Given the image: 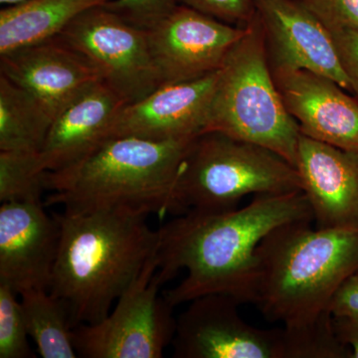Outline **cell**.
Wrapping results in <instances>:
<instances>
[{"label":"cell","instance_id":"cell-1","mask_svg":"<svg viewBox=\"0 0 358 358\" xmlns=\"http://www.w3.org/2000/svg\"><path fill=\"white\" fill-rule=\"evenodd\" d=\"M313 220L303 192L259 194L242 208L176 216L159 228L155 275L162 286L179 271L186 277L164 296L174 308L209 294L255 303L257 246L282 224Z\"/></svg>","mask_w":358,"mask_h":358},{"label":"cell","instance_id":"cell-2","mask_svg":"<svg viewBox=\"0 0 358 358\" xmlns=\"http://www.w3.org/2000/svg\"><path fill=\"white\" fill-rule=\"evenodd\" d=\"M54 214L60 241L49 292L65 303L75 327L96 324L157 253L159 231L131 212Z\"/></svg>","mask_w":358,"mask_h":358},{"label":"cell","instance_id":"cell-3","mask_svg":"<svg viewBox=\"0 0 358 358\" xmlns=\"http://www.w3.org/2000/svg\"><path fill=\"white\" fill-rule=\"evenodd\" d=\"M196 138V136H195ZM195 138L155 141L117 136L86 159L44 176L47 207L63 210L127 211L141 215H176V181Z\"/></svg>","mask_w":358,"mask_h":358},{"label":"cell","instance_id":"cell-4","mask_svg":"<svg viewBox=\"0 0 358 358\" xmlns=\"http://www.w3.org/2000/svg\"><path fill=\"white\" fill-rule=\"evenodd\" d=\"M310 223L282 224L257 246L254 305L270 322L315 320L341 282L358 273V229H313Z\"/></svg>","mask_w":358,"mask_h":358},{"label":"cell","instance_id":"cell-5","mask_svg":"<svg viewBox=\"0 0 358 358\" xmlns=\"http://www.w3.org/2000/svg\"><path fill=\"white\" fill-rule=\"evenodd\" d=\"M206 131L268 148L296 167L300 128L275 85L257 14L218 70Z\"/></svg>","mask_w":358,"mask_h":358},{"label":"cell","instance_id":"cell-6","mask_svg":"<svg viewBox=\"0 0 358 358\" xmlns=\"http://www.w3.org/2000/svg\"><path fill=\"white\" fill-rule=\"evenodd\" d=\"M301 192L298 169L268 148L217 131L197 136L176 181V215L238 208L248 195Z\"/></svg>","mask_w":358,"mask_h":358},{"label":"cell","instance_id":"cell-7","mask_svg":"<svg viewBox=\"0 0 358 358\" xmlns=\"http://www.w3.org/2000/svg\"><path fill=\"white\" fill-rule=\"evenodd\" d=\"M157 254L115 301L109 315L73 334L78 357L162 358L176 329L173 306L159 293Z\"/></svg>","mask_w":358,"mask_h":358},{"label":"cell","instance_id":"cell-8","mask_svg":"<svg viewBox=\"0 0 358 358\" xmlns=\"http://www.w3.org/2000/svg\"><path fill=\"white\" fill-rule=\"evenodd\" d=\"M59 37L88 59L103 83L126 103L136 102L159 88L147 31L106 7L80 14Z\"/></svg>","mask_w":358,"mask_h":358},{"label":"cell","instance_id":"cell-9","mask_svg":"<svg viewBox=\"0 0 358 358\" xmlns=\"http://www.w3.org/2000/svg\"><path fill=\"white\" fill-rule=\"evenodd\" d=\"M145 31L160 87L217 72L246 26L228 24L178 4L166 20Z\"/></svg>","mask_w":358,"mask_h":358},{"label":"cell","instance_id":"cell-10","mask_svg":"<svg viewBox=\"0 0 358 358\" xmlns=\"http://www.w3.org/2000/svg\"><path fill=\"white\" fill-rule=\"evenodd\" d=\"M176 317V358H280V329H258L245 322L242 303L223 294L188 301Z\"/></svg>","mask_w":358,"mask_h":358},{"label":"cell","instance_id":"cell-11","mask_svg":"<svg viewBox=\"0 0 358 358\" xmlns=\"http://www.w3.org/2000/svg\"><path fill=\"white\" fill-rule=\"evenodd\" d=\"M256 14L272 72L310 71L352 92L331 32L300 0H257Z\"/></svg>","mask_w":358,"mask_h":358},{"label":"cell","instance_id":"cell-12","mask_svg":"<svg viewBox=\"0 0 358 358\" xmlns=\"http://www.w3.org/2000/svg\"><path fill=\"white\" fill-rule=\"evenodd\" d=\"M44 201L4 202L0 206V284L20 296L50 288L60 225Z\"/></svg>","mask_w":358,"mask_h":358},{"label":"cell","instance_id":"cell-13","mask_svg":"<svg viewBox=\"0 0 358 358\" xmlns=\"http://www.w3.org/2000/svg\"><path fill=\"white\" fill-rule=\"evenodd\" d=\"M217 80L218 71L193 81L160 86L145 98L127 103L115 117L110 138L166 141L205 133Z\"/></svg>","mask_w":358,"mask_h":358},{"label":"cell","instance_id":"cell-14","mask_svg":"<svg viewBox=\"0 0 358 358\" xmlns=\"http://www.w3.org/2000/svg\"><path fill=\"white\" fill-rule=\"evenodd\" d=\"M0 75L24 89L56 117L98 82V71L60 37L0 55Z\"/></svg>","mask_w":358,"mask_h":358},{"label":"cell","instance_id":"cell-15","mask_svg":"<svg viewBox=\"0 0 358 358\" xmlns=\"http://www.w3.org/2000/svg\"><path fill=\"white\" fill-rule=\"evenodd\" d=\"M285 107L301 134L358 152V101L331 78L307 70L272 72Z\"/></svg>","mask_w":358,"mask_h":358},{"label":"cell","instance_id":"cell-16","mask_svg":"<svg viewBox=\"0 0 358 358\" xmlns=\"http://www.w3.org/2000/svg\"><path fill=\"white\" fill-rule=\"evenodd\" d=\"M296 169L315 227L358 229V152L301 134Z\"/></svg>","mask_w":358,"mask_h":358},{"label":"cell","instance_id":"cell-17","mask_svg":"<svg viewBox=\"0 0 358 358\" xmlns=\"http://www.w3.org/2000/svg\"><path fill=\"white\" fill-rule=\"evenodd\" d=\"M126 102L103 81L78 96L54 119L38 152L44 171H59L86 159L110 138V129Z\"/></svg>","mask_w":358,"mask_h":358},{"label":"cell","instance_id":"cell-18","mask_svg":"<svg viewBox=\"0 0 358 358\" xmlns=\"http://www.w3.org/2000/svg\"><path fill=\"white\" fill-rule=\"evenodd\" d=\"M110 0H25L0 11V55L56 38L80 14Z\"/></svg>","mask_w":358,"mask_h":358},{"label":"cell","instance_id":"cell-19","mask_svg":"<svg viewBox=\"0 0 358 358\" xmlns=\"http://www.w3.org/2000/svg\"><path fill=\"white\" fill-rule=\"evenodd\" d=\"M53 121L34 96L0 75V152L38 154Z\"/></svg>","mask_w":358,"mask_h":358},{"label":"cell","instance_id":"cell-20","mask_svg":"<svg viewBox=\"0 0 358 358\" xmlns=\"http://www.w3.org/2000/svg\"><path fill=\"white\" fill-rule=\"evenodd\" d=\"M26 327L43 358H76L74 324L62 301L48 289H30L20 296Z\"/></svg>","mask_w":358,"mask_h":358},{"label":"cell","instance_id":"cell-21","mask_svg":"<svg viewBox=\"0 0 358 358\" xmlns=\"http://www.w3.org/2000/svg\"><path fill=\"white\" fill-rule=\"evenodd\" d=\"M280 358H352L339 339L329 310L315 320L280 329Z\"/></svg>","mask_w":358,"mask_h":358},{"label":"cell","instance_id":"cell-22","mask_svg":"<svg viewBox=\"0 0 358 358\" xmlns=\"http://www.w3.org/2000/svg\"><path fill=\"white\" fill-rule=\"evenodd\" d=\"M46 171L38 154L0 152V202H40Z\"/></svg>","mask_w":358,"mask_h":358},{"label":"cell","instance_id":"cell-23","mask_svg":"<svg viewBox=\"0 0 358 358\" xmlns=\"http://www.w3.org/2000/svg\"><path fill=\"white\" fill-rule=\"evenodd\" d=\"M18 298L13 289L0 284V358L35 357Z\"/></svg>","mask_w":358,"mask_h":358},{"label":"cell","instance_id":"cell-24","mask_svg":"<svg viewBox=\"0 0 358 358\" xmlns=\"http://www.w3.org/2000/svg\"><path fill=\"white\" fill-rule=\"evenodd\" d=\"M178 4V0H110L103 7L129 24L150 30L166 20Z\"/></svg>","mask_w":358,"mask_h":358},{"label":"cell","instance_id":"cell-25","mask_svg":"<svg viewBox=\"0 0 358 358\" xmlns=\"http://www.w3.org/2000/svg\"><path fill=\"white\" fill-rule=\"evenodd\" d=\"M178 3L240 27L253 20L257 13V0H178Z\"/></svg>","mask_w":358,"mask_h":358},{"label":"cell","instance_id":"cell-26","mask_svg":"<svg viewBox=\"0 0 358 358\" xmlns=\"http://www.w3.org/2000/svg\"><path fill=\"white\" fill-rule=\"evenodd\" d=\"M329 29L358 32V0H300Z\"/></svg>","mask_w":358,"mask_h":358},{"label":"cell","instance_id":"cell-27","mask_svg":"<svg viewBox=\"0 0 358 358\" xmlns=\"http://www.w3.org/2000/svg\"><path fill=\"white\" fill-rule=\"evenodd\" d=\"M329 30L338 49L339 60L350 80L352 93L358 101V32L352 30Z\"/></svg>","mask_w":358,"mask_h":358},{"label":"cell","instance_id":"cell-28","mask_svg":"<svg viewBox=\"0 0 358 358\" xmlns=\"http://www.w3.org/2000/svg\"><path fill=\"white\" fill-rule=\"evenodd\" d=\"M327 310L334 317L358 320V273L341 282L329 300Z\"/></svg>","mask_w":358,"mask_h":358},{"label":"cell","instance_id":"cell-29","mask_svg":"<svg viewBox=\"0 0 358 358\" xmlns=\"http://www.w3.org/2000/svg\"><path fill=\"white\" fill-rule=\"evenodd\" d=\"M339 339L352 350V358H358V320L334 317Z\"/></svg>","mask_w":358,"mask_h":358},{"label":"cell","instance_id":"cell-30","mask_svg":"<svg viewBox=\"0 0 358 358\" xmlns=\"http://www.w3.org/2000/svg\"><path fill=\"white\" fill-rule=\"evenodd\" d=\"M25 1V0H0V3L9 6L13 4L20 3V2Z\"/></svg>","mask_w":358,"mask_h":358}]
</instances>
